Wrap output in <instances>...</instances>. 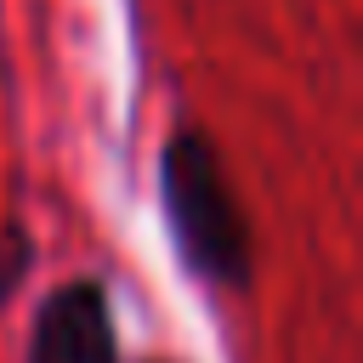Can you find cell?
I'll list each match as a JSON object with an SVG mask.
<instances>
[{
    "label": "cell",
    "instance_id": "cell-2",
    "mask_svg": "<svg viewBox=\"0 0 363 363\" xmlns=\"http://www.w3.org/2000/svg\"><path fill=\"white\" fill-rule=\"evenodd\" d=\"M28 357H34V363H119L108 295H102L91 278H74V284L51 289V301H45L40 318H34Z\"/></svg>",
    "mask_w": 363,
    "mask_h": 363
},
{
    "label": "cell",
    "instance_id": "cell-1",
    "mask_svg": "<svg viewBox=\"0 0 363 363\" xmlns=\"http://www.w3.org/2000/svg\"><path fill=\"white\" fill-rule=\"evenodd\" d=\"M164 204L182 233V250L210 278H244L250 267V221L227 187L221 153L204 130H182L164 147Z\"/></svg>",
    "mask_w": 363,
    "mask_h": 363
}]
</instances>
